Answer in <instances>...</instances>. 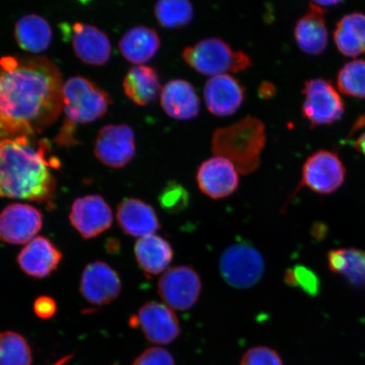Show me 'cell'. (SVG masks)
I'll return each instance as SVG.
<instances>
[{
    "instance_id": "6da1fadb",
    "label": "cell",
    "mask_w": 365,
    "mask_h": 365,
    "mask_svg": "<svg viewBox=\"0 0 365 365\" xmlns=\"http://www.w3.org/2000/svg\"><path fill=\"white\" fill-rule=\"evenodd\" d=\"M61 73L43 57L0 59V137H34L63 108Z\"/></svg>"
},
{
    "instance_id": "7a4b0ae2",
    "label": "cell",
    "mask_w": 365,
    "mask_h": 365,
    "mask_svg": "<svg viewBox=\"0 0 365 365\" xmlns=\"http://www.w3.org/2000/svg\"><path fill=\"white\" fill-rule=\"evenodd\" d=\"M47 153L48 144L36 148L30 136L0 140V197L50 202L56 185L50 167L58 163Z\"/></svg>"
},
{
    "instance_id": "3957f363",
    "label": "cell",
    "mask_w": 365,
    "mask_h": 365,
    "mask_svg": "<svg viewBox=\"0 0 365 365\" xmlns=\"http://www.w3.org/2000/svg\"><path fill=\"white\" fill-rule=\"evenodd\" d=\"M266 143L264 123L257 118L246 116L214 131L211 148L215 156L230 160L241 175H248L261 164Z\"/></svg>"
},
{
    "instance_id": "277c9868",
    "label": "cell",
    "mask_w": 365,
    "mask_h": 365,
    "mask_svg": "<svg viewBox=\"0 0 365 365\" xmlns=\"http://www.w3.org/2000/svg\"><path fill=\"white\" fill-rule=\"evenodd\" d=\"M62 95L65 120L56 141L63 147H71L77 143L76 128L103 117L111 99L104 91L81 76L66 81L63 85Z\"/></svg>"
},
{
    "instance_id": "5b68a950",
    "label": "cell",
    "mask_w": 365,
    "mask_h": 365,
    "mask_svg": "<svg viewBox=\"0 0 365 365\" xmlns=\"http://www.w3.org/2000/svg\"><path fill=\"white\" fill-rule=\"evenodd\" d=\"M182 56L196 72L211 77L243 72L252 66L247 53L241 50L235 51L225 41L218 38H205L189 46Z\"/></svg>"
},
{
    "instance_id": "8992f818",
    "label": "cell",
    "mask_w": 365,
    "mask_h": 365,
    "mask_svg": "<svg viewBox=\"0 0 365 365\" xmlns=\"http://www.w3.org/2000/svg\"><path fill=\"white\" fill-rule=\"evenodd\" d=\"M264 270L266 264L262 253L247 241L228 245L219 259L222 279L237 289H248L257 285Z\"/></svg>"
},
{
    "instance_id": "52a82bcc",
    "label": "cell",
    "mask_w": 365,
    "mask_h": 365,
    "mask_svg": "<svg viewBox=\"0 0 365 365\" xmlns=\"http://www.w3.org/2000/svg\"><path fill=\"white\" fill-rule=\"evenodd\" d=\"M303 116L314 126L331 125L344 115L345 106L330 81L322 78L304 82Z\"/></svg>"
},
{
    "instance_id": "ba28073f",
    "label": "cell",
    "mask_w": 365,
    "mask_h": 365,
    "mask_svg": "<svg viewBox=\"0 0 365 365\" xmlns=\"http://www.w3.org/2000/svg\"><path fill=\"white\" fill-rule=\"evenodd\" d=\"M202 291V278L189 266L170 268L158 281V294L163 304L177 312H186L192 308Z\"/></svg>"
},
{
    "instance_id": "9c48e42d",
    "label": "cell",
    "mask_w": 365,
    "mask_h": 365,
    "mask_svg": "<svg viewBox=\"0 0 365 365\" xmlns=\"http://www.w3.org/2000/svg\"><path fill=\"white\" fill-rule=\"evenodd\" d=\"M346 168L339 156L330 150H319L307 159L299 189L307 187L319 195H330L344 184Z\"/></svg>"
},
{
    "instance_id": "30bf717a",
    "label": "cell",
    "mask_w": 365,
    "mask_h": 365,
    "mask_svg": "<svg viewBox=\"0 0 365 365\" xmlns=\"http://www.w3.org/2000/svg\"><path fill=\"white\" fill-rule=\"evenodd\" d=\"M130 325L140 328L149 341L158 345L172 344L180 335L181 328L175 310L165 304L148 302L130 319Z\"/></svg>"
},
{
    "instance_id": "8fae6325",
    "label": "cell",
    "mask_w": 365,
    "mask_h": 365,
    "mask_svg": "<svg viewBox=\"0 0 365 365\" xmlns=\"http://www.w3.org/2000/svg\"><path fill=\"white\" fill-rule=\"evenodd\" d=\"M94 153L100 162L109 168H122L135 154L133 130L127 125H108L99 130Z\"/></svg>"
},
{
    "instance_id": "7c38bea8",
    "label": "cell",
    "mask_w": 365,
    "mask_h": 365,
    "mask_svg": "<svg viewBox=\"0 0 365 365\" xmlns=\"http://www.w3.org/2000/svg\"><path fill=\"white\" fill-rule=\"evenodd\" d=\"M42 227V213L33 205H9L0 212V242L12 245L29 243Z\"/></svg>"
},
{
    "instance_id": "4fadbf2b",
    "label": "cell",
    "mask_w": 365,
    "mask_h": 365,
    "mask_svg": "<svg viewBox=\"0 0 365 365\" xmlns=\"http://www.w3.org/2000/svg\"><path fill=\"white\" fill-rule=\"evenodd\" d=\"M122 284L120 276L103 262L90 263L82 272L80 291L82 297L93 307H103L120 296Z\"/></svg>"
},
{
    "instance_id": "5bb4252c",
    "label": "cell",
    "mask_w": 365,
    "mask_h": 365,
    "mask_svg": "<svg viewBox=\"0 0 365 365\" xmlns=\"http://www.w3.org/2000/svg\"><path fill=\"white\" fill-rule=\"evenodd\" d=\"M239 173L230 160L215 156L200 164L196 173V182L205 195L213 200H221L238 190Z\"/></svg>"
},
{
    "instance_id": "9a60e30c",
    "label": "cell",
    "mask_w": 365,
    "mask_h": 365,
    "mask_svg": "<svg viewBox=\"0 0 365 365\" xmlns=\"http://www.w3.org/2000/svg\"><path fill=\"white\" fill-rule=\"evenodd\" d=\"M68 217L72 226L86 240L103 234L113 223L112 210L106 200L98 195L76 199Z\"/></svg>"
},
{
    "instance_id": "2e32d148",
    "label": "cell",
    "mask_w": 365,
    "mask_h": 365,
    "mask_svg": "<svg viewBox=\"0 0 365 365\" xmlns=\"http://www.w3.org/2000/svg\"><path fill=\"white\" fill-rule=\"evenodd\" d=\"M208 111L217 117L231 116L239 110L245 98V88L230 75L212 76L204 86Z\"/></svg>"
},
{
    "instance_id": "e0dca14e",
    "label": "cell",
    "mask_w": 365,
    "mask_h": 365,
    "mask_svg": "<svg viewBox=\"0 0 365 365\" xmlns=\"http://www.w3.org/2000/svg\"><path fill=\"white\" fill-rule=\"evenodd\" d=\"M76 56L86 65L102 66L110 58L111 43L98 27L76 22L68 27Z\"/></svg>"
},
{
    "instance_id": "ac0fdd59",
    "label": "cell",
    "mask_w": 365,
    "mask_h": 365,
    "mask_svg": "<svg viewBox=\"0 0 365 365\" xmlns=\"http://www.w3.org/2000/svg\"><path fill=\"white\" fill-rule=\"evenodd\" d=\"M63 255L56 245L45 237H36L17 257V262L27 275L41 278L47 277L56 270Z\"/></svg>"
},
{
    "instance_id": "d6986e66",
    "label": "cell",
    "mask_w": 365,
    "mask_h": 365,
    "mask_svg": "<svg viewBox=\"0 0 365 365\" xmlns=\"http://www.w3.org/2000/svg\"><path fill=\"white\" fill-rule=\"evenodd\" d=\"M117 220L123 232L140 239L156 235L161 228L158 214L152 205L136 198H126L118 204Z\"/></svg>"
},
{
    "instance_id": "ffe728a7",
    "label": "cell",
    "mask_w": 365,
    "mask_h": 365,
    "mask_svg": "<svg viewBox=\"0 0 365 365\" xmlns=\"http://www.w3.org/2000/svg\"><path fill=\"white\" fill-rule=\"evenodd\" d=\"M160 103L168 116L177 120H190L197 117L200 110V100L189 81L175 79L162 88Z\"/></svg>"
},
{
    "instance_id": "44dd1931",
    "label": "cell",
    "mask_w": 365,
    "mask_h": 365,
    "mask_svg": "<svg viewBox=\"0 0 365 365\" xmlns=\"http://www.w3.org/2000/svg\"><path fill=\"white\" fill-rule=\"evenodd\" d=\"M294 38L303 52L313 56L321 54L328 43L325 9L314 2L309 3L307 12L296 22Z\"/></svg>"
},
{
    "instance_id": "7402d4cb",
    "label": "cell",
    "mask_w": 365,
    "mask_h": 365,
    "mask_svg": "<svg viewBox=\"0 0 365 365\" xmlns=\"http://www.w3.org/2000/svg\"><path fill=\"white\" fill-rule=\"evenodd\" d=\"M134 250L137 263L148 277L167 272L175 257L170 242L157 235L137 240Z\"/></svg>"
},
{
    "instance_id": "603a6c76",
    "label": "cell",
    "mask_w": 365,
    "mask_h": 365,
    "mask_svg": "<svg viewBox=\"0 0 365 365\" xmlns=\"http://www.w3.org/2000/svg\"><path fill=\"white\" fill-rule=\"evenodd\" d=\"M118 46L126 61L136 66H144L156 56L161 47V40L156 30L138 26L127 31Z\"/></svg>"
},
{
    "instance_id": "cb8c5ba5",
    "label": "cell",
    "mask_w": 365,
    "mask_h": 365,
    "mask_svg": "<svg viewBox=\"0 0 365 365\" xmlns=\"http://www.w3.org/2000/svg\"><path fill=\"white\" fill-rule=\"evenodd\" d=\"M123 88L130 101L139 106H148L161 93L158 73L154 68L136 66L128 71Z\"/></svg>"
},
{
    "instance_id": "d4e9b609",
    "label": "cell",
    "mask_w": 365,
    "mask_h": 365,
    "mask_svg": "<svg viewBox=\"0 0 365 365\" xmlns=\"http://www.w3.org/2000/svg\"><path fill=\"white\" fill-rule=\"evenodd\" d=\"M52 36L48 22L36 14L23 16L16 23V42L26 52L40 53L45 51L52 42Z\"/></svg>"
},
{
    "instance_id": "484cf974",
    "label": "cell",
    "mask_w": 365,
    "mask_h": 365,
    "mask_svg": "<svg viewBox=\"0 0 365 365\" xmlns=\"http://www.w3.org/2000/svg\"><path fill=\"white\" fill-rule=\"evenodd\" d=\"M337 48L345 56L356 57L365 52V14H346L337 22L334 31Z\"/></svg>"
},
{
    "instance_id": "4316f807",
    "label": "cell",
    "mask_w": 365,
    "mask_h": 365,
    "mask_svg": "<svg viewBox=\"0 0 365 365\" xmlns=\"http://www.w3.org/2000/svg\"><path fill=\"white\" fill-rule=\"evenodd\" d=\"M329 270L344 277L349 284L360 286L365 278V252L353 247L329 251L327 257Z\"/></svg>"
},
{
    "instance_id": "83f0119b",
    "label": "cell",
    "mask_w": 365,
    "mask_h": 365,
    "mask_svg": "<svg viewBox=\"0 0 365 365\" xmlns=\"http://www.w3.org/2000/svg\"><path fill=\"white\" fill-rule=\"evenodd\" d=\"M154 13L160 26L177 29L190 24L193 20L194 8L187 0H161L155 4Z\"/></svg>"
},
{
    "instance_id": "f1b7e54d",
    "label": "cell",
    "mask_w": 365,
    "mask_h": 365,
    "mask_svg": "<svg viewBox=\"0 0 365 365\" xmlns=\"http://www.w3.org/2000/svg\"><path fill=\"white\" fill-rule=\"evenodd\" d=\"M33 356L26 340L19 333H0V365H31Z\"/></svg>"
},
{
    "instance_id": "f546056e",
    "label": "cell",
    "mask_w": 365,
    "mask_h": 365,
    "mask_svg": "<svg viewBox=\"0 0 365 365\" xmlns=\"http://www.w3.org/2000/svg\"><path fill=\"white\" fill-rule=\"evenodd\" d=\"M337 86L342 93L365 98V61L355 59L345 63L337 76Z\"/></svg>"
},
{
    "instance_id": "4dcf8cb0",
    "label": "cell",
    "mask_w": 365,
    "mask_h": 365,
    "mask_svg": "<svg viewBox=\"0 0 365 365\" xmlns=\"http://www.w3.org/2000/svg\"><path fill=\"white\" fill-rule=\"evenodd\" d=\"M158 200L164 211L170 214L180 213L188 207L190 194L179 182H170L160 193Z\"/></svg>"
},
{
    "instance_id": "1f68e13d",
    "label": "cell",
    "mask_w": 365,
    "mask_h": 365,
    "mask_svg": "<svg viewBox=\"0 0 365 365\" xmlns=\"http://www.w3.org/2000/svg\"><path fill=\"white\" fill-rule=\"evenodd\" d=\"M284 281L291 287H300L305 293L316 296L319 289L318 277L310 269L296 266L285 272Z\"/></svg>"
},
{
    "instance_id": "d6a6232c",
    "label": "cell",
    "mask_w": 365,
    "mask_h": 365,
    "mask_svg": "<svg viewBox=\"0 0 365 365\" xmlns=\"http://www.w3.org/2000/svg\"><path fill=\"white\" fill-rule=\"evenodd\" d=\"M240 365H284L277 351L266 346L250 349L242 358Z\"/></svg>"
},
{
    "instance_id": "836d02e7",
    "label": "cell",
    "mask_w": 365,
    "mask_h": 365,
    "mask_svg": "<svg viewBox=\"0 0 365 365\" xmlns=\"http://www.w3.org/2000/svg\"><path fill=\"white\" fill-rule=\"evenodd\" d=\"M133 365H175V361L168 350L153 346L139 355Z\"/></svg>"
},
{
    "instance_id": "e575fe53",
    "label": "cell",
    "mask_w": 365,
    "mask_h": 365,
    "mask_svg": "<svg viewBox=\"0 0 365 365\" xmlns=\"http://www.w3.org/2000/svg\"><path fill=\"white\" fill-rule=\"evenodd\" d=\"M34 310L36 316L41 319L52 318L57 312L56 301L49 296H40L34 301Z\"/></svg>"
},
{
    "instance_id": "d590c367",
    "label": "cell",
    "mask_w": 365,
    "mask_h": 365,
    "mask_svg": "<svg viewBox=\"0 0 365 365\" xmlns=\"http://www.w3.org/2000/svg\"><path fill=\"white\" fill-rule=\"evenodd\" d=\"M258 93L263 99H270L276 94V88L272 82L264 81L259 86Z\"/></svg>"
},
{
    "instance_id": "8d00e7d4",
    "label": "cell",
    "mask_w": 365,
    "mask_h": 365,
    "mask_svg": "<svg viewBox=\"0 0 365 365\" xmlns=\"http://www.w3.org/2000/svg\"><path fill=\"white\" fill-rule=\"evenodd\" d=\"M354 147L365 156V132L354 141Z\"/></svg>"
},
{
    "instance_id": "74e56055",
    "label": "cell",
    "mask_w": 365,
    "mask_h": 365,
    "mask_svg": "<svg viewBox=\"0 0 365 365\" xmlns=\"http://www.w3.org/2000/svg\"><path fill=\"white\" fill-rule=\"evenodd\" d=\"M318 6L325 9L326 7H329L331 6H334V4H339V1H314Z\"/></svg>"
},
{
    "instance_id": "f35d334b",
    "label": "cell",
    "mask_w": 365,
    "mask_h": 365,
    "mask_svg": "<svg viewBox=\"0 0 365 365\" xmlns=\"http://www.w3.org/2000/svg\"><path fill=\"white\" fill-rule=\"evenodd\" d=\"M72 357V356H67L66 358H63L59 361H58L56 364L53 365H63L65 364L68 359H70Z\"/></svg>"
},
{
    "instance_id": "ab89813d",
    "label": "cell",
    "mask_w": 365,
    "mask_h": 365,
    "mask_svg": "<svg viewBox=\"0 0 365 365\" xmlns=\"http://www.w3.org/2000/svg\"><path fill=\"white\" fill-rule=\"evenodd\" d=\"M0 140H1V137H0Z\"/></svg>"
},
{
    "instance_id": "60d3db41",
    "label": "cell",
    "mask_w": 365,
    "mask_h": 365,
    "mask_svg": "<svg viewBox=\"0 0 365 365\" xmlns=\"http://www.w3.org/2000/svg\"><path fill=\"white\" fill-rule=\"evenodd\" d=\"M364 282H365V278H364Z\"/></svg>"
}]
</instances>
